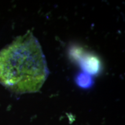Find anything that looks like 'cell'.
Segmentation results:
<instances>
[{"instance_id":"cell-1","label":"cell","mask_w":125,"mask_h":125,"mask_svg":"<svg viewBox=\"0 0 125 125\" xmlns=\"http://www.w3.org/2000/svg\"><path fill=\"white\" fill-rule=\"evenodd\" d=\"M49 75L41 46L31 31L0 51V84L16 93L37 92Z\"/></svg>"},{"instance_id":"cell-2","label":"cell","mask_w":125,"mask_h":125,"mask_svg":"<svg viewBox=\"0 0 125 125\" xmlns=\"http://www.w3.org/2000/svg\"><path fill=\"white\" fill-rule=\"evenodd\" d=\"M81 67L85 73L94 75L98 73L100 67V61L93 55H87L81 60Z\"/></svg>"},{"instance_id":"cell-3","label":"cell","mask_w":125,"mask_h":125,"mask_svg":"<svg viewBox=\"0 0 125 125\" xmlns=\"http://www.w3.org/2000/svg\"><path fill=\"white\" fill-rule=\"evenodd\" d=\"M92 79L89 74H86V73H82L79 75L77 76L76 78V83L78 85L80 86L81 87H90L92 85Z\"/></svg>"}]
</instances>
